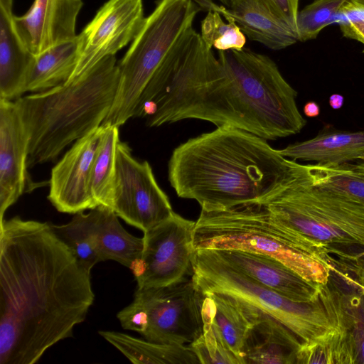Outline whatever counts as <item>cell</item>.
<instances>
[{"label":"cell","mask_w":364,"mask_h":364,"mask_svg":"<svg viewBox=\"0 0 364 364\" xmlns=\"http://www.w3.org/2000/svg\"><path fill=\"white\" fill-rule=\"evenodd\" d=\"M296 96L269 56L244 47L215 57L191 27L154 72L134 117L149 127L196 119L276 140L306 124Z\"/></svg>","instance_id":"obj_1"},{"label":"cell","mask_w":364,"mask_h":364,"mask_svg":"<svg viewBox=\"0 0 364 364\" xmlns=\"http://www.w3.org/2000/svg\"><path fill=\"white\" fill-rule=\"evenodd\" d=\"M91 273L51 223L0 221V363L33 364L73 336L93 304Z\"/></svg>","instance_id":"obj_2"},{"label":"cell","mask_w":364,"mask_h":364,"mask_svg":"<svg viewBox=\"0 0 364 364\" xmlns=\"http://www.w3.org/2000/svg\"><path fill=\"white\" fill-rule=\"evenodd\" d=\"M299 163L266 139L230 126L191 138L176 147L168 164L171 186L205 210L257 202L284 184Z\"/></svg>","instance_id":"obj_3"},{"label":"cell","mask_w":364,"mask_h":364,"mask_svg":"<svg viewBox=\"0 0 364 364\" xmlns=\"http://www.w3.org/2000/svg\"><path fill=\"white\" fill-rule=\"evenodd\" d=\"M107 56L79 77L15 100L29 137L28 168L55 159L66 146L102 125L119 83Z\"/></svg>","instance_id":"obj_4"},{"label":"cell","mask_w":364,"mask_h":364,"mask_svg":"<svg viewBox=\"0 0 364 364\" xmlns=\"http://www.w3.org/2000/svg\"><path fill=\"white\" fill-rule=\"evenodd\" d=\"M195 250H242L272 257L306 280L326 284L330 277L323 248L279 220L262 203L225 210L201 209L193 229Z\"/></svg>","instance_id":"obj_5"},{"label":"cell","mask_w":364,"mask_h":364,"mask_svg":"<svg viewBox=\"0 0 364 364\" xmlns=\"http://www.w3.org/2000/svg\"><path fill=\"white\" fill-rule=\"evenodd\" d=\"M192 279L203 294L214 293L234 304L250 325L275 320L303 343L335 329L319 298L307 303L292 301L228 264L215 250H195Z\"/></svg>","instance_id":"obj_6"},{"label":"cell","mask_w":364,"mask_h":364,"mask_svg":"<svg viewBox=\"0 0 364 364\" xmlns=\"http://www.w3.org/2000/svg\"><path fill=\"white\" fill-rule=\"evenodd\" d=\"M257 202L328 254L364 250V207L314 186L307 164Z\"/></svg>","instance_id":"obj_7"},{"label":"cell","mask_w":364,"mask_h":364,"mask_svg":"<svg viewBox=\"0 0 364 364\" xmlns=\"http://www.w3.org/2000/svg\"><path fill=\"white\" fill-rule=\"evenodd\" d=\"M200 8L194 0H159L118 63L119 83L102 125L120 127L134 117L154 72L178 40L191 27Z\"/></svg>","instance_id":"obj_8"},{"label":"cell","mask_w":364,"mask_h":364,"mask_svg":"<svg viewBox=\"0 0 364 364\" xmlns=\"http://www.w3.org/2000/svg\"><path fill=\"white\" fill-rule=\"evenodd\" d=\"M204 297L192 276L167 286L137 287L132 302L117 317L124 329L146 340L190 344L203 332Z\"/></svg>","instance_id":"obj_9"},{"label":"cell","mask_w":364,"mask_h":364,"mask_svg":"<svg viewBox=\"0 0 364 364\" xmlns=\"http://www.w3.org/2000/svg\"><path fill=\"white\" fill-rule=\"evenodd\" d=\"M195 222L173 214L144 232L141 257L130 267L137 287H159L193 275Z\"/></svg>","instance_id":"obj_10"},{"label":"cell","mask_w":364,"mask_h":364,"mask_svg":"<svg viewBox=\"0 0 364 364\" xmlns=\"http://www.w3.org/2000/svg\"><path fill=\"white\" fill-rule=\"evenodd\" d=\"M112 209L119 218L143 232L174 213L149 162L136 159L127 144L120 140L116 149Z\"/></svg>","instance_id":"obj_11"},{"label":"cell","mask_w":364,"mask_h":364,"mask_svg":"<svg viewBox=\"0 0 364 364\" xmlns=\"http://www.w3.org/2000/svg\"><path fill=\"white\" fill-rule=\"evenodd\" d=\"M145 18L142 0H108L105 3L77 35V63L68 81L132 42Z\"/></svg>","instance_id":"obj_12"},{"label":"cell","mask_w":364,"mask_h":364,"mask_svg":"<svg viewBox=\"0 0 364 364\" xmlns=\"http://www.w3.org/2000/svg\"><path fill=\"white\" fill-rule=\"evenodd\" d=\"M102 129L101 125L75 141L53 167L48 198L59 212L75 214L97 207L90 181Z\"/></svg>","instance_id":"obj_13"},{"label":"cell","mask_w":364,"mask_h":364,"mask_svg":"<svg viewBox=\"0 0 364 364\" xmlns=\"http://www.w3.org/2000/svg\"><path fill=\"white\" fill-rule=\"evenodd\" d=\"M29 137L15 101L0 98V221L24 193Z\"/></svg>","instance_id":"obj_14"},{"label":"cell","mask_w":364,"mask_h":364,"mask_svg":"<svg viewBox=\"0 0 364 364\" xmlns=\"http://www.w3.org/2000/svg\"><path fill=\"white\" fill-rule=\"evenodd\" d=\"M82 0H34L21 16H13L14 28L33 54L76 38L77 15Z\"/></svg>","instance_id":"obj_15"},{"label":"cell","mask_w":364,"mask_h":364,"mask_svg":"<svg viewBox=\"0 0 364 364\" xmlns=\"http://www.w3.org/2000/svg\"><path fill=\"white\" fill-rule=\"evenodd\" d=\"M215 251L228 264L292 301L307 303L318 298L319 284L306 280L272 257L235 250Z\"/></svg>","instance_id":"obj_16"},{"label":"cell","mask_w":364,"mask_h":364,"mask_svg":"<svg viewBox=\"0 0 364 364\" xmlns=\"http://www.w3.org/2000/svg\"><path fill=\"white\" fill-rule=\"evenodd\" d=\"M200 7L218 11L232 19L251 41L272 50H282L298 40L296 33L274 15L261 0H233L228 7L211 0H194Z\"/></svg>","instance_id":"obj_17"},{"label":"cell","mask_w":364,"mask_h":364,"mask_svg":"<svg viewBox=\"0 0 364 364\" xmlns=\"http://www.w3.org/2000/svg\"><path fill=\"white\" fill-rule=\"evenodd\" d=\"M318 298L355 363L364 364V297L330 273L319 284Z\"/></svg>","instance_id":"obj_18"},{"label":"cell","mask_w":364,"mask_h":364,"mask_svg":"<svg viewBox=\"0 0 364 364\" xmlns=\"http://www.w3.org/2000/svg\"><path fill=\"white\" fill-rule=\"evenodd\" d=\"M302 344L279 322L263 319L250 326L242 356L245 364H293Z\"/></svg>","instance_id":"obj_19"},{"label":"cell","mask_w":364,"mask_h":364,"mask_svg":"<svg viewBox=\"0 0 364 364\" xmlns=\"http://www.w3.org/2000/svg\"><path fill=\"white\" fill-rule=\"evenodd\" d=\"M278 151L294 161H315L321 165L343 164L360 160L364 156V131L323 132Z\"/></svg>","instance_id":"obj_20"},{"label":"cell","mask_w":364,"mask_h":364,"mask_svg":"<svg viewBox=\"0 0 364 364\" xmlns=\"http://www.w3.org/2000/svg\"><path fill=\"white\" fill-rule=\"evenodd\" d=\"M13 16L0 7V98L15 101L26 92L35 55L20 39Z\"/></svg>","instance_id":"obj_21"},{"label":"cell","mask_w":364,"mask_h":364,"mask_svg":"<svg viewBox=\"0 0 364 364\" xmlns=\"http://www.w3.org/2000/svg\"><path fill=\"white\" fill-rule=\"evenodd\" d=\"M89 215L100 262L114 260L130 269L141 256L143 237L129 233L108 207L99 205Z\"/></svg>","instance_id":"obj_22"},{"label":"cell","mask_w":364,"mask_h":364,"mask_svg":"<svg viewBox=\"0 0 364 364\" xmlns=\"http://www.w3.org/2000/svg\"><path fill=\"white\" fill-rule=\"evenodd\" d=\"M98 333L133 363H200L189 345L160 343L113 331H100Z\"/></svg>","instance_id":"obj_23"},{"label":"cell","mask_w":364,"mask_h":364,"mask_svg":"<svg viewBox=\"0 0 364 364\" xmlns=\"http://www.w3.org/2000/svg\"><path fill=\"white\" fill-rule=\"evenodd\" d=\"M77 53L76 36L36 55L27 77L26 92H43L68 82L76 66Z\"/></svg>","instance_id":"obj_24"},{"label":"cell","mask_w":364,"mask_h":364,"mask_svg":"<svg viewBox=\"0 0 364 364\" xmlns=\"http://www.w3.org/2000/svg\"><path fill=\"white\" fill-rule=\"evenodd\" d=\"M102 126V132L92 164L90 186L97 205H103L112 209L116 149L120 139L119 127Z\"/></svg>","instance_id":"obj_25"},{"label":"cell","mask_w":364,"mask_h":364,"mask_svg":"<svg viewBox=\"0 0 364 364\" xmlns=\"http://www.w3.org/2000/svg\"><path fill=\"white\" fill-rule=\"evenodd\" d=\"M311 181L316 187L364 207V173L351 164H307Z\"/></svg>","instance_id":"obj_26"},{"label":"cell","mask_w":364,"mask_h":364,"mask_svg":"<svg viewBox=\"0 0 364 364\" xmlns=\"http://www.w3.org/2000/svg\"><path fill=\"white\" fill-rule=\"evenodd\" d=\"M203 295V313L211 319L230 348L242 358L243 344L251 325L240 310L227 299L214 293Z\"/></svg>","instance_id":"obj_27"},{"label":"cell","mask_w":364,"mask_h":364,"mask_svg":"<svg viewBox=\"0 0 364 364\" xmlns=\"http://www.w3.org/2000/svg\"><path fill=\"white\" fill-rule=\"evenodd\" d=\"M51 227L60 239L69 247L79 264L89 273L100 262L92 234L89 213L83 211L74 214L66 224Z\"/></svg>","instance_id":"obj_28"},{"label":"cell","mask_w":364,"mask_h":364,"mask_svg":"<svg viewBox=\"0 0 364 364\" xmlns=\"http://www.w3.org/2000/svg\"><path fill=\"white\" fill-rule=\"evenodd\" d=\"M203 329L199 337L188 344L200 364H245L225 342L211 319L203 311Z\"/></svg>","instance_id":"obj_29"},{"label":"cell","mask_w":364,"mask_h":364,"mask_svg":"<svg viewBox=\"0 0 364 364\" xmlns=\"http://www.w3.org/2000/svg\"><path fill=\"white\" fill-rule=\"evenodd\" d=\"M200 25V36L210 49L218 50H240L246 43L245 35L232 19L225 23L221 15L215 11L208 10Z\"/></svg>","instance_id":"obj_30"},{"label":"cell","mask_w":364,"mask_h":364,"mask_svg":"<svg viewBox=\"0 0 364 364\" xmlns=\"http://www.w3.org/2000/svg\"><path fill=\"white\" fill-rule=\"evenodd\" d=\"M348 0H314L306 6L297 16V40L306 41L316 38L320 31L340 14Z\"/></svg>","instance_id":"obj_31"},{"label":"cell","mask_w":364,"mask_h":364,"mask_svg":"<svg viewBox=\"0 0 364 364\" xmlns=\"http://www.w3.org/2000/svg\"><path fill=\"white\" fill-rule=\"evenodd\" d=\"M330 273L364 297V250L343 255L326 254Z\"/></svg>","instance_id":"obj_32"},{"label":"cell","mask_w":364,"mask_h":364,"mask_svg":"<svg viewBox=\"0 0 364 364\" xmlns=\"http://www.w3.org/2000/svg\"><path fill=\"white\" fill-rule=\"evenodd\" d=\"M296 34L299 0H261Z\"/></svg>","instance_id":"obj_33"},{"label":"cell","mask_w":364,"mask_h":364,"mask_svg":"<svg viewBox=\"0 0 364 364\" xmlns=\"http://www.w3.org/2000/svg\"><path fill=\"white\" fill-rule=\"evenodd\" d=\"M339 25L343 36L364 45V18H348L340 21Z\"/></svg>","instance_id":"obj_34"},{"label":"cell","mask_w":364,"mask_h":364,"mask_svg":"<svg viewBox=\"0 0 364 364\" xmlns=\"http://www.w3.org/2000/svg\"><path fill=\"white\" fill-rule=\"evenodd\" d=\"M352 12L364 13V0H348L342 7L340 14Z\"/></svg>","instance_id":"obj_35"},{"label":"cell","mask_w":364,"mask_h":364,"mask_svg":"<svg viewBox=\"0 0 364 364\" xmlns=\"http://www.w3.org/2000/svg\"><path fill=\"white\" fill-rule=\"evenodd\" d=\"M304 114L308 117H316L320 114V107L314 101L306 102L303 108Z\"/></svg>","instance_id":"obj_36"},{"label":"cell","mask_w":364,"mask_h":364,"mask_svg":"<svg viewBox=\"0 0 364 364\" xmlns=\"http://www.w3.org/2000/svg\"><path fill=\"white\" fill-rule=\"evenodd\" d=\"M328 102L332 109H339L343 105L344 97L341 94L335 93L329 97Z\"/></svg>","instance_id":"obj_37"},{"label":"cell","mask_w":364,"mask_h":364,"mask_svg":"<svg viewBox=\"0 0 364 364\" xmlns=\"http://www.w3.org/2000/svg\"><path fill=\"white\" fill-rule=\"evenodd\" d=\"M13 0H0V7L3 8L9 14H12Z\"/></svg>","instance_id":"obj_38"},{"label":"cell","mask_w":364,"mask_h":364,"mask_svg":"<svg viewBox=\"0 0 364 364\" xmlns=\"http://www.w3.org/2000/svg\"><path fill=\"white\" fill-rule=\"evenodd\" d=\"M360 161L357 164H353L355 168L364 173V156L359 160Z\"/></svg>","instance_id":"obj_39"},{"label":"cell","mask_w":364,"mask_h":364,"mask_svg":"<svg viewBox=\"0 0 364 364\" xmlns=\"http://www.w3.org/2000/svg\"><path fill=\"white\" fill-rule=\"evenodd\" d=\"M225 6L228 7L233 0H219Z\"/></svg>","instance_id":"obj_40"}]
</instances>
